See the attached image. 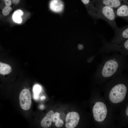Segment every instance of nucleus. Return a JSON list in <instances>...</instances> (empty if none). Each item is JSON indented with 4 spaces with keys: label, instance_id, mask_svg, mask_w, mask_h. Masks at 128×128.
<instances>
[{
    "label": "nucleus",
    "instance_id": "obj_1",
    "mask_svg": "<svg viewBox=\"0 0 128 128\" xmlns=\"http://www.w3.org/2000/svg\"><path fill=\"white\" fill-rule=\"evenodd\" d=\"M99 18L106 22L115 30L117 27L116 22L115 9L109 6L100 5L95 6Z\"/></svg>",
    "mask_w": 128,
    "mask_h": 128
},
{
    "label": "nucleus",
    "instance_id": "obj_2",
    "mask_svg": "<svg viewBox=\"0 0 128 128\" xmlns=\"http://www.w3.org/2000/svg\"><path fill=\"white\" fill-rule=\"evenodd\" d=\"M127 91L126 87L123 84H119L115 86L110 92V100L112 102L114 103L121 102L125 98Z\"/></svg>",
    "mask_w": 128,
    "mask_h": 128
},
{
    "label": "nucleus",
    "instance_id": "obj_3",
    "mask_svg": "<svg viewBox=\"0 0 128 128\" xmlns=\"http://www.w3.org/2000/svg\"><path fill=\"white\" fill-rule=\"evenodd\" d=\"M92 111L94 118L96 121L101 122L105 119L107 110L103 103L101 102H96L93 107Z\"/></svg>",
    "mask_w": 128,
    "mask_h": 128
},
{
    "label": "nucleus",
    "instance_id": "obj_4",
    "mask_svg": "<svg viewBox=\"0 0 128 128\" xmlns=\"http://www.w3.org/2000/svg\"><path fill=\"white\" fill-rule=\"evenodd\" d=\"M19 103L21 108L27 110H29L32 104V97L31 92L27 89H25L20 92L19 96Z\"/></svg>",
    "mask_w": 128,
    "mask_h": 128
},
{
    "label": "nucleus",
    "instance_id": "obj_5",
    "mask_svg": "<svg viewBox=\"0 0 128 128\" xmlns=\"http://www.w3.org/2000/svg\"><path fill=\"white\" fill-rule=\"evenodd\" d=\"M118 67L117 62L114 60L107 61L103 68L102 74L106 77H110L113 75L116 71Z\"/></svg>",
    "mask_w": 128,
    "mask_h": 128
},
{
    "label": "nucleus",
    "instance_id": "obj_6",
    "mask_svg": "<svg viewBox=\"0 0 128 128\" xmlns=\"http://www.w3.org/2000/svg\"><path fill=\"white\" fill-rule=\"evenodd\" d=\"M80 119L79 114L75 112L68 113L65 119V127L67 128H74L78 124Z\"/></svg>",
    "mask_w": 128,
    "mask_h": 128
},
{
    "label": "nucleus",
    "instance_id": "obj_7",
    "mask_svg": "<svg viewBox=\"0 0 128 128\" xmlns=\"http://www.w3.org/2000/svg\"><path fill=\"white\" fill-rule=\"evenodd\" d=\"M128 0H97L94 3L95 5H103L109 6L116 9Z\"/></svg>",
    "mask_w": 128,
    "mask_h": 128
},
{
    "label": "nucleus",
    "instance_id": "obj_8",
    "mask_svg": "<svg viewBox=\"0 0 128 128\" xmlns=\"http://www.w3.org/2000/svg\"><path fill=\"white\" fill-rule=\"evenodd\" d=\"M85 6L90 15L95 19H99L97 12V8L93 2L91 0H81Z\"/></svg>",
    "mask_w": 128,
    "mask_h": 128
},
{
    "label": "nucleus",
    "instance_id": "obj_9",
    "mask_svg": "<svg viewBox=\"0 0 128 128\" xmlns=\"http://www.w3.org/2000/svg\"><path fill=\"white\" fill-rule=\"evenodd\" d=\"M116 17L121 18L126 21H128V3L125 2L115 10Z\"/></svg>",
    "mask_w": 128,
    "mask_h": 128
},
{
    "label": "nucleus",
    "instance_id": "obj_10",
    "mask_svg": "<svg viewBox=\"0 0 128 128\" xmlns=\"http://www.w3.org/2000/svg\"><path fill=\"white\" fill-rule=\"evenodd\" d=\"M49 6L50 9L56 13L61 12L64 8L63 4L61 0H51Z\"/></svg>",
    "mask_w": 128,
    "mask_h": 128
},
{
    "label": "nucleus",
    "instance_id": "obj_11",
    "mask_svg": "<svg viewBox=\"0 0 128 128\" xmlns=\"http://www.w3.org/2000/svg\"><path fill=\"white\" fill-rule=\"evenodd\" d=\"M54 114V112L52 110H50L48 112L41 121V125L42 127L46 128L50 126Z\"/></svg>",
    "mask_w": 128,
    "mask_h": 128
},
{
    "label": "nucleus",
    "instance_id": "obj_12",
    "mask_svg": "<svg viewBox=\"0 0 128 128\" xmlns=\"http://www.w3.org/2000/svg\"><path fill=\"white\" fill-rule=\"evenodd\" d=\"M117 36V38L119 40L128 39V26L127 25L121 27H117L115 30Z\"/></svg>",
    "mask_w": 128,
    "mask_h": 128
},
{
    "label": "nucleus",
    "instance_id": "obj_13",
    "mask_svg": "<svg viewBox=\"0 0 128 128\" xmlns=\"http://www.w3.org/2000/svg\"><path fill=\"white\" fill-rule=\"evenodd\" d=\"M12 70V68L10 65L0 62V74L4 75L8 74Z\"/></svg>",
    "mask_w": 128,
    "mask_h": 128
},
{
    "label": "nucleus",
    "instance_id": "obj_14",
    "mask_svg": "<svg viewBox=\"0 0 128 128\" xmlns=\"http://www.w3.org/2000/svg\"><path fill=\"white\" fill-rule=\"evenodd\" d=\"M52 121L55 123V125L57 128H60L64 125V122L61 119L60 114L58 112H56L54 114L53 118Z\"/></svg>",
    "mask_w": 128,
    "mask_h": 128
},
{
    "label": "nucleus",
    "instance_id": "obj_15",
    "mask_svg": "<svg viewBox=\"0 0 128 128\" xmlns=\"http://www.w3.org/2000/svg\"><path fill=\"white\" fill-rule=\"evenodd\" d=\"M5 4V6L2 10L3 14L5 16L8 15L12 10V8L10 6L12 4L11 0H3Z\"/></svg>",
    "mask_w": 128,
    "mask_h": 128
},
{
    "label": "nucleus",
    "instance_id": "obj_16",
    "mask_svg": "<svg viewBox=\"0 0 128 128\" xmlns=\"http://www.w3.org/2000/svg\"><path fill=\"white\" fill-rule=\"evenodd\" d=\"M23 14L22 11L20 10H18L15 11L13 15V18L15 22L20 23L22 21L21 16Z\"/></svg>",
    "mask_w": 128,
    "mask_h": 128
},
{
    "label": "nucleus",
    "instance_id": "obj_17",
    "mask_svg": "<svg viewBox=\"0 0 128 128\" xmlns=\"http://www.w3.org/2000/svg\"><path fill=\"white\" fill-rule=\"evenodd\" d=\"M41 87L39 85H35L33 87V92L34 95L37 96V95L39 93L41 90Z\"/></svg>",
    "mask_w": 128,
    "mask_h": 128
},
{
    "label": "nucleus",
    "instance_id": "obj_18",
    "mask_svg": "<svg viewBox=\"0 0 128 128\" xmlns=\"http://www.w3.org/2000/svg\"><path fill=\"white\" fill-rule=\"evenodd\" d=\"M124 46L125 48L128 50V40H127L125 42L124 44Z\"/></svg>",
    "mask_w": 128,
    "mask_h": 128
},
{
    "label": "nucleus",
    "instance_id": "obj_19",
    "mask_svg": "<svg viewBox=\"0 0 128 128\" xmlns=\"http://www.w3.org/2000/svg\"><path fill=\"white\" fill-rule=\"evenodd\" d=\"M12 3L15 5H17L19 3L20 0H11Z\"/></svg>",
    "mask_w": 128,
    "mask_h": 128
},
{
    "label": "nucleus",
    "instance_id": "obj_20",
    "mask_svg": "<svg viewBox=\"0 0 128 128\" xmlns=\"http://www.w3.org/2000/svg\"><path fill=\"white\" fill-rule=\"evenodd\" d=\"M128 106L126 109V114L127 115V116L128 115Z\"/></svg>",
    "mask_w": 128,
    "mask_h": 128
},
{
    "label": "nucleus",
    "instance_id": "obj_21",
    "mask_svg": "<svg viewBox=\"0 0 128 128\" xmlns=\"http://www.w3.org/2000/svg\"><path fill=\"white\" fill-rule=\"evenodd\" d=\"M92 1L94 3L96 0H92Z\"/></svg>",
    "mask_w": 128,
    "mask_h": 128
}]
</instances>
